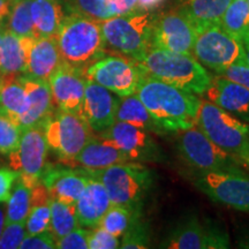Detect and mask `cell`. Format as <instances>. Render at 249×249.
Returning a JSON list of instances; mask_svg holds the SVG:
<instances>
[{"label":"cell","instance_id":"1","mask_svg":"<svg viewBox=\"0 0 249 249\" xmlns=\"http://www.w3.org/2000/svg\"><path fill=\"white\" fill-rule=\"evenodd\" d=\"M135 93L156 123L166 132H180L195 126L202 102L196 93L145 74Z\"/></svg>","mask_w":249,"mask_h":249},{"label":"cell","instance_id":"2","mask_svg":"<svg viewBox=\"0 0 249 249\" xmlns=\"http://www.w3.org/2000/svg\"><path fill=\"white\" fill-rule=\"evenodd\" d=\"M136 61L145 75L156 77L196 95H203L213 80V75L192 54L150 48Z\"/></svg>","mask_w":249,"mask_h":249},{"label":"cell","instance_id":"3","mask_svg":"<svg viewBox=\"0 0 249 249\" xmlns=\"http://www.w3.org/2000/svg\"><path fill=\"white\" fill-rule=\"evenodd\" d=\"M90 178L101 181L107 188L111 204L141 213L143 204L155 179L150 169L141 163L127 161L101 170H86Z\"/></svg>","mask_w":249,"mask_h":249},{"label":"cell","instance_id":"4","mask_svg":"<svg viewBox=\"0 0 249 249\" xmlns=\"http://www.w3.org/2000/svg\"><path fill=\"white\" fill-rule=\"evenodd\" d=\"M55 39L62 60L83 71L107 53L101 21L76 13L65 15Z\"/></svg>","mask_w":249,"mask_h":249},{"label":"cell","instance_id":"5","mask_svg":"<svg viewBox=\"0 0 249 249\" xmlns=\"http://www.w3.org/2000/svg\"><path fill=\"white\" fill-rule=\"evenodd\" d=\"M156 14L152 11H136L101 21L107 50L135 60L151 48Z\"/></svg>","mask_w":249,"mask_h":249},{"label":"cell","instance_id":"6","mask_svg":"<svg viewBox=\"0 0 249 249\" xmlns=\"http://www.w3.org/2000/svg\"><path fill=\"white\" fill-rule=\"evenodd\" d=\"M195 126L227 154L249 157V124L209 101H202Z\"/></svg>","mask_w":249,"mask_h":249},{"label":"cell","instance_id":"7","mask_svg":"<svg viewBox=\"0 0 249 249\" xmlns=\"http://www.w3.org/2000/svg\"><path fill=\"white\" fill-rule=\"evenodd\" d=\"M177 148L180 157L198 172L240 171V158L227 154L211 142L196 126L180 130Z\"/></svg>","mask_w":249,"mask_h":249},{"label":"cell","instance_id":"8","mask_svg":"<svg viewBox=\"0 0 249 249\" xmlns=\"http://www.w3.org/2000/svg\"><path fill=\"white\" fill-rule=\"evenodd\" d=\"M192 55L202 66L217 75L227 67L245 61V45L214 24L196 34Z\"/></svg>","mask_w":249,"mask_h":249},{"label":"cell","instance_id":"9","mask_svg":"<svg viewBox=\"0 0 249 249\" xmlns=\"http://www.w3.org/2000/svg\"><path fill=\"white\" fill-rule=\"evenodd\" d=\"M48 147L68 164L92 136V129L80 114L55 110L44 123Z\"/></svg>","mask_w":249,"mask_h":249},{"label":"cell","instance_id":"10","mask_svg":"<svg viewBox=\"0 0 249 249\" xmlns=\"http://www.w3.org/2000/svg\"><path fill=\"white\" fill-rule=\"evenodd\" d=\"M87 79L104 87L119 97L135 93L143 71L135 59L124 55H104L87 67Z\"/></svg>","mask_w":249,"mask_h":249},{"label":"cell","instance_id":"11","mask_svg":"<svg viewBox=\"0 0 249 249\" xmlns=\"http://www.w3.org/2000/svg\"><path fill=\"white\" fill-rule=\"evenodd\" d=\"M44 124L22 130L20 143L9 154V165L18 173V179L33 189L38 183L46 166L48 156Z\"/></svg>","mask_w":249,"mask_h":249},{"label":"cell","instance_id":"12","mask_svg":"<svg viewBox=\"0 0 249 249\" xmlns=\"http://www.w3.org/2000/svg\"><path fill=\"white\" fill-rule=\"evenodd\" d=\"M195 185L217 203L249 213V174L244 171L198 172Z\"/></svg>","mask_w":249,"mask_h":249},{"label":"cell","instance_id":"13","mask_svg":"<svg viewBox=\"0 0 249 249\" xmlns=\"http://www.w3.org/2000/svg\"><path fill=\"white\" fill-rule=\"evenodd\" d=\"M169 249H226L230 236L223 226L209 219L189 217L180 222L161 242Z\"/></svg>","mask_w":249,"mask_h":249},{"label":"cell","instance_id":"14","mask_svg":"<svg viewBox=\"0 0 249 249\" xmlns=\"http://www.w3.org/2000/svg\"><path fill=\"white\" fill-rule=\"evenodd\" d=\"M101 135L111 140L128 157L129 161L161 163L165 160L163 150L150 135V132L140 127L116 121Z\"/></svg>","mask_w":249,"mask_h":249},{"label":"cell","instance_id":"15","mask_svg":"<svg viewBox=\"0 0 249 249\" xmlns=\"http://www.w3.org/2000/svg\"><path fill=\"white\" fill-rule=\"evenodd\" d=\"M196 29L188 18L177 11L156 15L151 36V48L176 53L192 54Z\"/></svg>","mask_w":249,"mask_h":249},{"label":"cell","instance_id":"16","mask_svg":"<svg viewBox=\"0 0 249 249\" xmlns=\"http://www.w3.org/2000/svg\"><path fill=\"white\" fill-rule=\"evenodd\" d=\"M48 82L55 110L79 114L88 82L85 71L62 60Z\"/></svg>","mask_w":249,"mask_h":249},{"label":"cell","instance_id":"17","mask_svg":"<svg viewBox=\"0 0 249 249\" xmlns=\"http://www.w3.org/2000/svg\"><path fill=\"white\" fill-rule=\"evenodd\" d=\"M89 179L90 177L82 167L46 164L40 182L48 189L52 200L75 204Z\"/></svg>","mask_w":249,"mask_h":249},{"label":"cell","instance_id":"18","mask_svg":"<svg viewBox=\"0 0 249 249\" xmlns=\"http://www.w3.org/2000/svg\"><path fill=\"white\" fill-rule=\"evenodd\" d=\"M118 102L119 96L88 80L79 114L92 132L102 133L116 123Z\"/></svg>","mask_w":249,"mask_h":249},{"label":"cell","instance_id":"19","mask_svg":"<svg viewBox=\"0 0 249 249\" xmlns=\"http://www.w3.org/2000/svg\"><path fill=\"white\" fill-rule=\"evenodd\" d=\"M203 95L207 101L249 123V89L245 86L224 76H213L211 85Z\"/></svg>","mask_w":249,"mask_h":249},{"label":"cell","instance_id":"20","mask_svg":"<svg viewBox=\"0 0 249 249\" xmlns=\"http://www.w3.org/2000/svg\"><path fill=\"white\" fill-rule=\"evenodd\" d=\"M21 80L28 99L27 111L18 121V126L23 130L44 124L54 113L55 107L48 81L31 79L23 74Z\"/></svg>","mask_w":249,"mask_h":249},{"label":"cell","instance_id":"21","mask_svg":"<svg viewBox=\"0 0 249 249\" xmlns=\"http://www.w3.org/2000/svg\"><path fill=\"white\" fill-rule=\"evenodd\" d=\"M127 161H129L128 157L111 140L102 135H92L85 147L68 164L92 171L105 169L112 165L124 164Z\"/></svg>","mask_w":249,"mask_h":249},{"label":"cell","instance_id":"22","mask_svg":"<svg viewBox=\"0 0 249 249\" xmlns=\"http://www.w3.org/2000/svg\"><path fill=\"white\" fill-rule=\"evenodd\" d=\"M61 62L62 58L55 37H37L28 53L23 75L31 79L49 81Z\"/></svg>","mask_w":249,"mask_h":249},{"label":"cell","instance_id":"23","mask_svg":"<svg viewBox=\"0 0 249 249\" xmlns=\"http://www.w3.org/2000/svg\"><path fill=\"white\" fill-rule=\"evenodd\" d=\"M111 205L104 185L98 180L90 178L85 191L75 203L79 225L90 230L97 227Z\"/></svg>","mask_w":249,"mask_h":249},{"label":"cell","instance_id":"24","mask_svg":"<svg viewBox=\"0 0 249 249\" xmlns=\"http://www.w3.org/2000/svg\"><path fill=\"white\" fill-rule=\"evenodd\" d=\"M36 37H18L6 30L0 42V75L24 74L27 58Z\"/></svg>","mask_w":249,"mask_h":249},{"label":"cell","instance_id":"25","mask_svg":"<svg viewBox=\"0 0 249 249\" xmlns=\"http://www.w3.org/2000/svg\"><path fill=\"white\" fill-rule=\"evenodd\" d=\"M231 0H180L178 11L188 18L196 33L204 28L219 24Z\"/></svg>","mask_w":249,"mask_h":249},{"label":"cell","instance_id":"26","mask_svg":"<svg viewBox=\"0 0 249 249\" xmlns=\"http://www.w3.org/2000/svg\"><path fill=\"white\" fill-rule=\"evenodd\" d=\"M30 12L35 37H55L65 18L59 0H31Z\"/></svg>","mask_w":249,"mask_h":249},{"label":"cell","instance_id":"27","mask_svg":"<svg viewBox=\"0 0 249 249\" xmlns=\"http://www.w3.org/2000/svg\"><path fill=\"white\" fill-rule=\"evenodd\" d=\"M116 121H123V123L133 124V126L140 127L150 133L164 135L167 133L166 130L156 123L154 118L151 117L150 112L147 110L141 99L138 97L136 93L119 97L118 102Z\"/></svg>","mask_w":249,"mask_h":249},{"label":"cell","instance_id":"28","mask_svg":"<svg viewBox=\"0 0 249 249\" xmlns=\"http://www.w3.org/2000/svg\"><path fill=\"white\" fill-rule=\"evenodd\" d=\"M219 26L234 38L242 40L249 28V5L247 0H231L220 18Z\"/></svg>","mask_w":249,"mask_h":249},{"label":"cell","instance_id":"29","mask_svg":"<svg viewBox=\"0 0 249 249\" xmlns=\"http://www.w3.org/2000/svg\"><path fill=\"white\" fill-rule=\"evenodd\" d=\"M51 222H50V231L55 239L66 235L76 227H79L76 216L75 204L64 203V202L51 200Z\"/></svg>","mask_w":249,"mask_h":249},{"label":"cell","instance_id":"30","mask_svg":"<svg viewBox=\"0 0 249 249\" xmlns=\"http://www.w3.org/2000/svg\"><path fill=\"white\" fill-rule=\"evenodd\" d=\"M14 189L8 198L5 224L26 222L31 208V189L20 179L15 181Z\"/></svg>","mask_w":249,"mask_h":249},{"label":"cell","instance_id":"31","mask_svg":"<svg viewBox=\"0 0 249 249\" xmlns=\"http://www.w3.org/2000/svg\"><path fill=\"white\" fill-rule=\"evenodd\" d=\"M30 2L31 0H15L12 4L6 28L18 37H35V29H34L30 12Z\"/></svg>","mask_w":249,"mask_h":249},{"label":"cell","instance_id":"32","mask_svg":"<svg viewBox=\"0 0 249 249\" xmlns=\"http://www.w3.org/2000/svg\"><path fill=\"white\" fill-rule=\"evenodd\" d=\"M67 8L70 13H76L97 21L117 17L111 0H70Z\"/></svg>","mask_w":249,"mask_h":249},{"label":"cell","instance_id":"33","mask_svg":"<svg viewBox=\"0 0 249 249\" xmlns=\"http://www.w3.org/2000/svg\"><path fill=\"white\" fill-rule=\"evenodd\" d=\"M139 216H141V213H132V211L117 207V205H111L103 216L98 226L114 236H121L127 231L134 219Z\"/></svg>","mask_w":249,"mask_h":249},{"label":"cell","instance_id":"34","mask_svg":"<svg viewBox=\"0 0 249 249\" xmlns=\"http://www.w3.org/2000/svg\"><path fill=\"white\" fill-rule=\"evenodd\" d=\"M123 241L120 242L121 249H144L149 248L150 244V230L148 224L143 222L141 216L134 219L127 231L124 233Z\"/></svg>","mask_w":249,"mask_h":249},{"label":"cell","instance_id":"35","mask_svg":"<svg viewBox=\"0 0 249 249\" xmlns=\"http://www.w3.org/2000/svg\"><path fill=\"white\" fill-rule=\"evenodd\" d=\"M22 129L8 117L0 113V154L9 155L18 148Z\"/></svg>","mask_w":249,"mask_h":249},{"label":"cell","instance_id":"36","mask_svg":"<svg viewBox=\"0 0 249 249\" xmlns=\"http://www.w3.org/2000/svg\"><path fill=\"white\" fill-rule=\"evenodd\" d=\"M51 222V207L50 203L34 205L30 208L26 219V231L28 235L50 231Z\"/></svg>","mask_w":249,"mask_h":249},{"label":"cell","instance_id":"37","mask_svg":"<svg viewBox=\"0 0 249 249\" xmlns=\"http://www.w3.org/2000/svg\"><path fill=\"white\" fill-rule=\"evenodd\" d=\"M27 235L26 222L5 224L1 235H0V249L20 248L21 242Z\"/></svg>","mask_w":249,"mask_h":249},{"label":"cell","instance_id":"38","mask_svg":"<svg viewBox=\"0 0 249 249\" xmlns=\"http://www.w3.org/2000/svg\"><path fill=\"white\" fill-rule=\"evenodd\" d=\"M120 242L118 236L105 231L102 227H95L90 230L88 235L89 249H117L119 248Z\"/></svg>","mask_w":249,"mask_h":249},{"label":"cell","instance_id":"39","mask_svg":"<svg viewBox=\"0 0 249 249\" xmlns=\"http://www.w3.org/2000/svg\"><path fill=\"white\" fill-rule=\"evenodd\" d=\"M88 230L76 227L68 234L55 240V248L59 249H88Z\"/></svg>","mask_w":249,"mask_h":249},{"label":"cell","instance_id":"40","mask_svg":"<svg viewBox=\"0 0 249 249\" xmlns=\"http://www.w3.org/2000/svg\"><path fill=\"white\" fill-rule=\"evenodd\" d=\"M54 235L51 231H45L38 234L26 235L23 241L21 242V249H53L55 248Z\"/></svg>","mask_w":249,"mask_h":249},{"label":"cell","instance_id":"41","mask_svg":"<svg viewBox=\"0 0 249 249\" xmlns=\"http://www.w3.org/2000/svg\"><path fill=\"white\" fill-rule=\"evenodd\" d=\"M218 75L235 81V82L240 83V85L245 86L246 88L249 89V66L246 64V61L238 62V64L227 67L226 70H224Z\"/></svg>","mask_w":249,"mask_h":249},{"label":"cell","instance_id":"42","mask_svg":"<svg viewBox=\"0 0 249 249\" xmlns=\"http://www.w3.org/2000/svg\"><path fill=\"white\" fill-rule=\"evenodd\" d=\"M18 179V173L13 169H0V202H7L12 194L13 183Z\"/></svg>","mask_w":249,"mask_h":249},{"label":"cell","instance_id":"43","mask_svg":"<svg viewBox=\"0 0 249 249\" xmlns=\"http://www.w3.org/2000/svg\"><path fill=\"white\" fill-rule=\"evenodd\" d=\"M111 4L117 15H124L135 11L138 0H111Z\"/></svg>","mask_w":249,"mask_h":249},{"label":"cell","instance_id":"44","mask_svg":"<svg viewBox=\"0 0 249 249\" xmlns=\"http://www.w3.org/2000/svg\"><path fill=\"white\" fill-rule=\"evenodd\" d=\"M163 1L164 0H138L136 9H139V11H152V9L158 7Z\"/></svg>","mask_w":249,"mask_h":249},{"label":"cell","instance_id":"45","mask_svg":"<svg viewBox=\"0 0 249 249\" xmlns=\"http://www.w3.org/2000/svg\"><path fill=\"white\" fill-rule=\"evenodd\" d=\"M12 4H13L12 0H0V23L5 22L6 18H8Z\"/></svg>","mask_w":249,"mask_h":249},{"label":"cell","instance_id":"46","mask_svg":"<svg viewBox=\"0 0 249 249\" xmlns=\"http://www.w3.org/2000/svg\"><path fill=\"white\" fill-rule=\"evenodd\" d=\"M239 247L240 248H249V234L244 235L239 240Z\"/></svg>","mask_w":249,"mask_h":249},{"label":"cell","instance_id":"47","mask_svg":"<svg viewBox=\"0 0 249 249\" xmlns=\"http://www.w3.org/2000/svg\"><path fill=\"white\" fill-rule=\"evenodd\" d=\"M4 227H5V211L1 207H0V235H1Z\"/></svg>","mask_w":249,"mask_h":249},{"label":"cell","instance_id":"48","mask_svg":"<svg viewBox=\"0 0 249 249\" xmlns=\"http://www.w3.org/2000/svg\"><path fill=\"white\" fill-rule=\"evenodd\" d=\"M244 45H245V53H246L245 61L249 66V44H244Z\"/></svg>","mask_w":249,"mask_h":249},{"label":"cell","instance_id":"49","mask_svg":"<svg viewBox=\"0 0 249 249\" xmlns=\"http://www.w3.org/2000/svg\"><path fill=\"white\" fill-rule=\"evenodd\" d=\"M6 30H7V28H6V24H5V22L0 23V42H1L2 36H4V34H5V31H6Z\"/></svg>","mask_w":249,"mask_h":249},{"label":"cell","instance_id":"50","mask_svg":"<svg viewBox=\"0 0 249 249\" xmlns=\"http://www.w3.org/2000/svg\"><path fill=\"white\" fill-rule=\"evenodd\" d=\"M242 42H244V44H249V28L245 33L244 38H242Z\"/></svg>","mask_w":249,"mask_h":249},{"label":"cell","instance_id":"51","mask_svg":"<svg viewBox=\"0 0 249 249\" xmlns=\"http://www.w3.org/2000/svg\"><path fill=\"white\" fill-rule=\"evenodd\" d=\"M244 160L246 164L249 165V157H246V158H244V160Z\"/></svg>","mask_w":249,"mask_h":249},{"label":"cell","instance_id":"52","mask_svg":"<svg viewBox=\"0 0 249 249\" xmlns=\"http://www.w3.org/2000/svg\"><path fill=\"white\" fill-rule=\"evenodd\" d=\"M247 2H248V5H249V0H247Z\"/></svg>","mask_w":249,"mask_h":249},{"label":"cell","instance_id":"53","mask_svg":"<svg viewBox=\"0 0 249 249\" xmlns=\"http://www.w3.org/2000/svg\"><path fill=\"white\" fill-rule=\"evenodd\" d=\"M12 1H15V0H12Z\"/></svg>","mask_w":249,"mask_h":249}]
</instances>
